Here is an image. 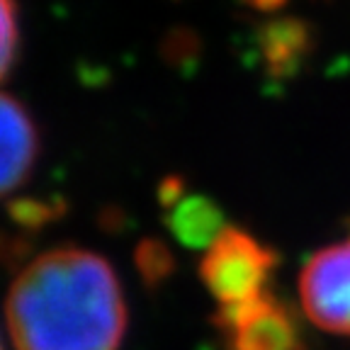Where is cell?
<instances>
[{"mask_svg": "<svg viewBox=\"0 0 350 350\" xmlns=\"http://www.w3.org/2000/svg\"><path fill=\"white\" fill-rule=\"evenodd\" d=\"M5 321L17 350H117L126 331V301L103 256L61 246L17 273Z\"/></svg>", "mask_w": 350, "mask_h": 350, "instance_id": "cell-1", "label": "cell"}, {"mask_svg": "<svg viewBox=\"0 0 350 350\" xmlns=\"http://www.w3.org/2000/svg\"><path fill=\"white\" fill-rule=\"evenodd\" d=\"M278 253L253 234L226 226L200 262V278L219 304H239L268 292Z\"/></svg>", "mask_w": 350, "mask_h": 350, "instance_id": "cell-2", "label": "cell"}, {"mask_svg": "<svg viewBox=\"0 0 350 350\" xmlns=\"http://www.w3.org/2000/svg\"><path fill=\"white\" fill-rule=\"evenodd\" d=\"M212 323L229 350H301L295 314L270 292L239 304H219Z\"/></svg>", "mask_w": 350, "mask_h": 350, "instance_id": "cell-3", "label": "cell"}, {"mask_svg": "<svg viewBox=\"0 0 350 350\" xmlns=\"http://www.w3.org/2000/svg\"><path fill=\"white\" fill-rule=\"evenodd\" d=\"M304 314L323 331L350 336V241L306 260L299 275Z\"/></svg>", "mask_w": 350, "mask_h": 350, "instance_id": "cell-4", "label": "cell"}, {"mask_svg": "<svg viewBox=\"0 0 350 350\" xmlns=\"http://www.w3.org/2000/svg\"><path fill=\"white\" fill-rule=\"evenodd\" d=\"M39 151L42 139L32 112L12 95L0 93V200L29 180Z\"/></svg>", "mask_w": 350, "mask_h": 350, "instance_id": "cell-5", "label": "cell"}, {"mask_svg": "<svg viewBox=\"0 0 350 350\" xmlns=\"http://www.w3.org/2000/svg\"><path fill=\"white\" fill-rule=\"evenodd\" d=\"M312 27L295 17H275L256 32V49L270 78H290L312 54Z\"/></svg>", "mask_w": 350, "mask_h": 350, "instance_id": "cell-6", "label": "cell"}, {"mask_svg": "<svg viewBox=\"0 0 350 350\" xmlns=\"http://www.w3.org/2000/svg\"><path fill=\"white\" fill-rule=\"evenodd\" d=\"M165 226L185 248H209L226 229L224 212L212 197L185 192L165 209Z\"/></svg>", "mask_w": 350, "mask_h": 350, "instance_id": "cell-7", "label": "cell"}, {"mask_svg": "<svg viewBox=\"0 0 350 350\" xmlns=\"http://www.w3.org/2000/svg\"><path fill=\"white\" fill-rule=\"evenodd\" d=\"M134 265L146 290H159L161 284L168 282L175 273V256L170 246L161 239H142L134 251Z\"/></svg>", "mask_w": 350, "mask_h": 350, "instance_id": "cell-8", "label": "cell"}, {"mask_svg": "<svg viewBox=\"0 0 350 350\" xmlns=\"http://www.w3.org/2000/svg\"><path fill=\"white\" fill-rule=\"evenodd\" d=\"M66 207L61 200H37V197H15L8 204V217L22 231H39L46 224L64 217Z\"/></svg>", "mask_w": 350, "mask_h": 350, "instance_id": "cell-9", "label": "cell"}, {"mask_svg": "<svg viewBox=\"0 0 350 350\" xmlns=\"http://www.w3.org/2000/svg\"><path fill=\"white\" fill-rule=\"evenodd\" d=\"M20 27H17V3L0 0V81L8 78L17 61Z\"/></svg>", "mask_w": 350, "mask_h": 350, "instance_id": "cell-10", "label": "cell"}, {"mask_svg": "<svg viewBox=\"0 0 350 350\" xmlns=\"http://www.w3.org/2000/svg\"><path fill=\"white\" fill-rule=\"evenodd\" d=\"M197 46H200V42H197V37L190 29H175V32H170L168 37L163 39L161 51H163L165 61L180 66V64H192V61H195Z\"/></svg>", "mask_w": 350, "mask_h": 350, "instance_id": "cell-11", "label": "cell"}, {"mask_svg": "<svg viewBox=\"0 0 350 350\" xmlns=\"http://www.w3.org/2000/svg\"><path fill=\"white\" fill-rule=\"evenodd\" d=\"M185 180H183L180 175H170V178H165L163 183L159 185V202L163 209H168L170 204H175L178 200H180L183 195H185Z\"/></svg>", "mask_w": 350, "mask_h": 350, "instance_id": "cell-12", "label": "cell"}, {"mask_svg": "<svg viewBox=\"0 0 350 350\" xmlns=\"http://www.w3.org/2000/svg\"><path fill=\"white\" fill-rule=\"evenodd\" d=\"M243 3H248L253 10H260V12H275L287 5V0H243Z\"/></svg>", "mask_w": 350, "mask_h": 350, "instance_id": "cell-13", "label": "cell"}]
</instances>
